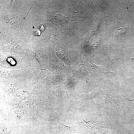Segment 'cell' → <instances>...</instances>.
I'll list each match as a JSON object with an SVG mask.
<instances>
[{
  "label": "cell",
  "mask_w": 134,
  "mask_h": 134,
  "mask_svg": "<svg viewBox=\"0 0 134 134\" xmlns=\"http://www.w3.org/2000/svg\"><path fill=\"white\" fill-rule=\"evenodd\" d=\"M105 98L103 100L109 102L111 105L116 109L119 110L122 108L121 102L118 98L110 93L105 94Z\"/></svg>",
  "instance_id": "5"
},
{
  "label": "cell",
  "mask_w": 134,
  "mask_h": 134,
  "mask_svg": "<svg viewBox=\"0 0 134 134\" xmlns=\"http://www.w3.org/2000/svg\"><path fill=\"white\" fill-rule=\"evenodd\" d=\"M83 61L91 76L96 77L112 73L107 66L97 65L93 63L90 59H87Z\"/></svg>",
  "instance_id": "2"
},
{
  "label": "cell",
  "mask_w": 134,
  "mask_h": 134,
  "mask_svg": "<svg viewBox=\"0 0 134 134\" xmlns=\"http://www.w3.org/2000/svg\"><path fill=\"white\" fill-rule=\"evenodd\" d=\"M100 88H97L96 87L94 90L88 94H82V98L85 102H88L93 100L97 98L101 93Z\"/></svg>",
  "instance_id": "7"
},
{
  "label": "cell",
  "mask_w": 134,
  "mask_h": 134,
  "mask_svg": "<svg viewBox=\"0 0 134 134\" xmlns=\"http://www.w3.org/2000/svg\"><path fill=\"white\" fill-rule=\"evenodd\" d=\"M123 105L125 110L129 113L134 115V99L129 100L122 94Z\"/></svg>",
  "instance_id": "6"
},
{
  "label": "cell",
  "mask_w": 134,
  "mask_h": 134,
  "mask_svg": "<svg viewBox=\"0 0 134 134\" xmlns=\"http://www.w3.org/2000/svg\"><path fill=\"white\" fill-rule=\"evenodd\" d=\"M129 123L127 125L129 128H132L134 127V120L133 119L129 120Z\"/></svg>",
  "instance_id": "9"
},
{
  "label": "cell",
  "mask_w": 134,
  "mask_h": 134,
  "mask_svg": "<svg viewBox=\"0 0 134 134\" xmlns=\"http://www.w3.org/2000/svg\"><path fill=\"white\" fill-rule=\"evenodd\" d=\"M58 123L60 134H75L81 132V129L77 125L67 126L59 122Z\"/></svg>",
  "instance_id": "4"
},
{
  "label": "cell",
  "mask_w": 134,
  "mask_h": 134,
  "mask_svg": "<svg viewBox=\"0 0 134 134\" xmlns=\"http://www.w3.org/2000/svg\"><path fill=\"white\" fill-rule=\"evenodd\" d=\"M85 132L86 134H98L95 132L90 130H85ZM102 134H109L108 131H105V132Z\"/></svg>",
  "instance_id": "8"
},
{
  "label": "cell",
  "mask_w": 134,
  "mask_h": 134,
  "mask_svg": "<svg viewBox=\"0 0 134 134\" xmlns=\"http://www.w3.org/2000/svg\"><path fill=\"white\" fill-rule=\"evenodd\" d=\"M69 68L72 76L80 80L88 81L90 77V74L86 67L83 61L80 58L76 63H72Z\"/></svg>",
  "instance_id": "1"
},
{
  "label": "cell",
  "mask_w": 134,
  "mask_h": 134,
  "mask_svg": "<svg viewBox=\"0 0 134 134\" xmlns=\"http://www.w3.org/2000/svg\"><path fill=\"white\" fill-rule=\"evenodd\" d=\"M81 124L85 130L92 131L99 130L108 131L113 129L111 127L102 126L100 123L99 120L97 118L92 119L86 122L83 117L81 118Z\"/></svg>",
  "instance_id": "3"
}]
</instances>
